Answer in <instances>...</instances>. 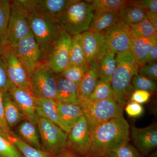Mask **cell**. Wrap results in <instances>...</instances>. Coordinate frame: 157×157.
Listing matches in <instances>:
<instances>
[{
    "label": "cell",
    "instance_id": "5b68a950",
    "mask_svg": "<svg viewBox=\"0 0 157 157\" xmlns=\"http://www.w3.org/2000/svg\"><path fill=\"white\" fill-rule=\"evenodd\" d=\"M29 21L31 33L40 47L44 62L48 48L62 29L56 21L44 17L36 11L29 13Z\"/></svg>",
    "mask_w": 157,
    "mask_h": 157
},
{
    "label": "cell",
    "instance_id": "60d3db41",
    "mask_svg": "<svg viewBox=\"0 0 157 157\" xmlns=\"http://www.w3.org/2000/svg\"><path fill=\"white\" fill-rule=\"evenodd\" d=\"M125 107V110L127 114L132 118L139 117L142 115L144 111L141 104L132 101L128 102Z\"/></svg>",
    "mask_w": 157,
    "mask_h": 157
},
{
    "label": "cell",
    "instance_id": "836d02e7",
    "mask_svg": "<svg viewBox=\"0 0 157 157\" xmlns=\"http://www.w3.org/2000/svg\"><path fill=\"white\" fill-rule=\"evenodd\" d=\"M107 157H145L135 146L129 143L106 152Z\"/></svg>",
    "mask_w": 157,
    "mask_h": 157
},
{
    "label": "cell",
    "instance_id": "ac0fdd59",
    "mask_svg": "<svg viewBox=\"0 0 157 157\" xmlns=\"http://www.w3.org/2000/svg\"><path fill=\"white\" fill-rule=\"evenodd\" d=\"M75 1L76 0H37L36 12L44 17L57 21L64 11Z\"/></svg>",
    "mask_w": 157,
    "mask_h": 157
},
{
    "label": "cell",
    "instance_id": "e0dca14e",
    "mask_svg": "<svg viewBox=\"0 0 157 157\" xmlns=\"http://www.w3.org/2000/svg\"><path fill=\"white\" fill-rule=\"evenodd\" d=\"M57 113L61 128L67 134L83 116L80 105L59 102Z\"/></svg>",
    "mask_w": 157,
    "mask_h": 157
},
{
    "label": "cell",
    "instance_id": "681fc988",
    "mask_svg": "<svg viewBox=\"0 0 157 157\" xmlns=\"http://www.w3.org/2000/svg\"><path fill=\"white\" fill-rule=\"evenodd\" d=\"M148 157H157V150L151 153L149 155Z\"/></svg>",
    "mask_w": 157,
    "mask_h": 157
},
{
    "label": "cell",
    "instance_id": "f1b7e54d",
    "mask_svg": "<svg viewBox=\"0 0 157 157\" xmlns=\"http://www.w3.org/2000/svg\"><path fill=\"white\" fill-rule=\"evenodd\" d=\"M85 66L88 64L82 46L80 34L72 36L70 49V64Z\"/></svg>",
    "mask_w": 157,
    "mask_h": 157
},
{
    "label": "cell",
    "instance_id": "7402d4cb",
    "mask_svg": "<svg viewBox=\"0 0 157 157\" xmlns=\"http://www.w3.org/2000/svg\"><path fill=\"white\" fill-rule=\"evenodd\" d=\"M157 43V37L132 38L130 51L134 56L139 67L144 64V61L147 56Z\"/></svg>",
    "mask_w": 157,
    "mask_h": 157
},
{
    "label": "cell",
    "instance_id": "f35d334b",
    "mask_svg": "<svg viewBox=\"0 0 157 157\" xmlns=\"http://www.w3.org/2000/svg\"><path fill=\"white\" fill-rule=\"evenodd\" d=\"M138 73L140 75L156 81L157 80V62L145 64L139 67Z\"/></svg>",
    "mask_w": 157,
    "mask_h": 157
},
{
    "label": "cell",
    "instance_id": "9c48e42d",
    "mask_svg": "<svg viewBox=\"0 0 157 157\" xmlns=\"http://www.w3.org/2000/svg\"><path fill=\"white\" fill-rule=\"evenodd\" d=\"M11 11L7 30L8 45L13 48L30 33L29 13L16 1H10Z\"/></svg>",
    "mask_w": 157,
    "mask_h": 157
},
{
    "label": "cell",
    "instance_id": "ba28073f",
    "mask_svg": "<svg viewBox=\"0 0 157 157\" xmlns=\"http://www.w3.org/2000/svg\"><path fill=\"white\" fill-rule=\"evenodd\" d=\"M56 75L44 62L39 65L30 77L31 88L34 95L37 98L56 101Z\"/></svg>",
    "mask_w": 157,
    "mask_h": 157
},
{
    "label": "cell",
    "instance_id": "b9f144b4",
    "mask_svg": "<svg viewBox=\"0 0 157 157\" xmlns=\"http://www.w3.org/2000/svg\"><path fill=\"white\" fill-rule=\"evenodd\" d=\"M151 97V94L148 92L142 90L134 91L130 99V101L135 102L140 104L148 102Z\"/></svg>",
    "mask_w": 157,
    "mask_h": 157
},
{
    "label": "cell",
    "instance_id": "f6af8a7d",
    "mask_svg": "<svg viewBox=\"0 0 157 157\" xmlns=\"http://www.w3.org/2000/svg\"><path fill=\"white\" fill-rule=\"evenodd\" d=\"M157 44H155L153 47L147 55V56L145 61H144V64L157 62Z\"/></svg>",
    "mask_w": 157,
    "mask_h": 157
},
{
    "label": "cell",
    "instance_id": "d590c367",
    "mask_svg": "<svg viewBox=\"0 0 157 157\" xmlns=\"http://www.w3.org/2000/svg\"><path fill=\"white\" fill-rule=\"evenodd\" d=\"M0 157H23L14 144L0 130Z\"/></svg>",
    "mask_w": 157,
    "mask_h": 157
},
{
    "label": "cell",
    "instance_id": "f546056e",
    "mask_svg": "<svg viewBox=\"0 0 157 157\" xmlns=\"http://www.w3.org/2000/svg\"><path fill=\"white\" fill-rule=\"evenodd\" d=\"M129 33L132 38H152L157 37V31L147 19L135 24L129 25Z\"/></svg>",
    "mask_w": 157,
    "mask_h": 157
},
{
    "label": "cell",
    "instance_id": "d6986e66",
    "mask_svg": "<svg viewBox=\"0 0 157 157\" xmlns=\"http://www.w3.org/2000/svg\"><path fill=\"white\" fill-rule=\"evenodd\" d=\"M57 92L56 101L62 103L80 105L78 86L74 82L56 75Z\"/></svg>",
    "mask_w": 157,
    "mask_h": 157
},
{
    "label": "cell",
    "instance_id": "603a6c76",
    "mask_svg": "<svg viewBox=\"0 0 157 157\" xmlns=\"http://www.w3.org/2000/svg\"><path fill=\"white\" fill-rule=\"evenodd\" d=\"M57 104V101L53 99L36 98V112L38 117L50 121L61 128L58 115Z\"/></svg>",
    "mask_w": 157,
    "mask_h": 157
},
{
    "label": "cell",
    "instance_id": "ab89813d",
    "mask_svg": "<svg viewBox=\"0 0 157 157\" xmlns=\"http://www.w3.org/2000/svg\"><path fill=\"white\" fill-rule=\"evenodd\" d=\"M129 6L141 7L144 10L157 14V0L129 1Z\"/></svg>",
    "mask_w": 157,
    "mask_h": 157
},
{
    "label": "cell",
    "instance_id": "7bdbcfd3",
    "mask_svg": "<svg viewBox=\"0 0 157 157\" xmlns=\"http://www.w3.org/2000/svg\"><path fill=\"white\" fill-rule=\"evenodd\" d=\"M3 93L0 91V130L2 132L7 138L9 139L11 135V131L10 128L6 123L4 115V107L2 101Z\"/></svg>",
    "mask_w": 157,
    "mask_h": 157
},
{
    "label": "cell",
    "instance_id": "d6a6232c",
    "mask_svg": "<svg viewBox=\"0 0 157 157\" xmlns=\"http://www.w3.org/2000/svg\"><path fill=\"white\" fill-rule=\"evenodd\" d=\"M113 97L112 86L110 82L99 79L98 83L88 101H99Z\"/></svg>",
    "mask_w": 157,
    "mask_h": 157
},
{
    "label": "cell",
    "instance_id": "4fadbf2b",
    "mask_svg": "<svg viewBox=\"0 0 157 157\" xmlns=\"http://www.w3.org/2000/svg\"><path fill=\"white\" fill-rule=\"evenodd\" d=\"M103 34L108 50L115 54L130 51L132 38L129 33L128 25L118 21Z\"/></svg>",
    "mask_w": 157,
    "mask_h": 157
},
{
    "label": "cell",
    "instance_id": "484cf974",
    "mask_svg": "<svg viewBox=\"0 0 157 157\" xmlns=\"http://www.w3.org/2000/svg\"><path fill=\"white\" fill-rule=\"evenodd\" d=\"M116 68L115 54L107 49L104 56L98 62L99 79L111 82Z\"/></svg>",
    "mask_w": 157,
    "mask_h": 157
},
{
    "label": "cell",
    "instance_id": "2e32d148",
    "mask_svg": "<svg viewBox=\"0 0 157 157\" xmlns=\"http://www.w3.org/2000/svg\"><path fill=\"white\" fill-rule=\"evenodd\" d=\"M131 135L135 147L144 156H147L157 147V125L144 128L132 127Z\"/></svg>",
    "mask_w": 157,
    "mask_h": 157
},
{
    "label": "cell",
    "instance_id": "f907efd6",
    "mask_svg": "<svg viewBox=\"0 0 157 157\" xmlns=\"http://www.w3.org/2000/svg\"></svg>",
    "mask_w": 157,
    "mask_h": 157
},
{
    "label": "cell",
    "instance_id": "8992f818",
    "mask_svg": "<svg viewBox=\"0 0 157 157\" xmlns=\"http://www.w3.org/2000/svg\"><path fill=\"white\" fill-rule=\"evenodd\" d=\"M36 125L42 140V149L55 155L66 148L68 134L57 125L39 117Z\"/></svg>",
    "mask_w": 157,
    "mask_h": 157
},
{
    "label": "cell",
    "instance_id": "8fae6325",
    "mask_svg": "<svg viewBox=\"0 0 157 157\" xmlns=\"http://www.w3.org/2000/svg\"><path fill=\"white\" fill-rule=\"evenodd\" d=\"M6 63L7 74L13 85L32 92L30 77L26 69L15 53L14 48L6 45L2 54Z\"/></svg>",
    "mask_w": 157,
    "mask_h": 157
},
{
    "label": "cell",
    "instance_id": "6da1fadb",
    "mask_svg": "<svg viewBox=\"0 0 157 157\" xmlns=\"http://www.w3.org/2000/svg\"><path fill=\"white\" fill-rule=\"evenodd\" d=\"M130 127L124 116L112 119L90 132L86 157H105L106 152L129 143Z\"/></svg>",
    "mask_w": 157,
    "mask_h": 157
},
{
    "label": "cell",
    "instance_id": "3957f363",
    "mask_svg": "<svg viewBox=\"0 0 157 157\" xmlns=\"http://www.w3.org/2000/svg\"><path fill=\"white\" fill-rule=\"evenodd\" d=\"M94 11L86 1L76 0L58 18L59 25L71 36L79 35L88 30Z\"/></svg>",
    "mask_w": 157,
    "mask_h": 157
},
{
    "label": "cell",
    "instance_id": "5bb4252c",
    "mask_svg": "<svg viewBox=\"0 0 157 157\" xmlns=\"http://www.w3.org/2000/svg\"><path fill=\"white\" fill-rule=\"evenodd\" d=\"M80 37L82 46L88 64L99 61L108 49L104 35L86 31L80 34Z\"/></svg>",
    "mask_w": 157,
    "mask_h": 157
},
{
    "label": "cell",
    "instance_id": "c3c4849f",
    "mask_svg": "<svg viewBox=\"0 0 157 157\" xmlns=\"http://www.w3.org/2000/svg\"><path fill=\"white\" fill-rule=\"evenodd\" d=\"M6 45L1 40H0V56L2 55L3 51H4V48L6 47Z\"/></svg>",
    "mask_w": 157,
    "mask_h": 157
},
{
    "label": "cell",
    "instance_id": "7dc6e473",
    "mask_svg": "<svg viewBox=\"0 0 157 157\" xmlns=\"http://www.w3.org/2000/svg\"><path fill=\"white\" fill-rule=\"evenodd\" d=\"M55 157H78L71 152L67 149L65 148L59 152L57 154L55 155Z\"/></svg>",
    "mask_w": 157,
    "mask_h": 157
},
{
    "label": "cell",
    "instance_id": "e575fe53",
    "mask_svg": "<svg viewBox=\"0 0 157 157\" xmlns=\"http://www.w3.org/2000/svg\"><path fill=\"white\" fill-rule=\"evenodd\" d=\"M89 65L76 66L69 65L63 72L58 75L71 80L78 86L82 78L88 69Z\"/></svg>",
    "mask_w": 157,
    "mask_h": 157
},
{
    "label": "cell",
    "instance_id": "7a4b0ae2",
    "mask_svg": "<svg viewBox=\"0 0 157 157\" xmlns=\"http://www.w3.org/2000/svg\"><path fill=\"white\" fill-rule=\"evenodd\" d=\"M116 61V68L110 82L113 98L124 107L130 101L134 92L132 79L138 73L139 66L130 51L117 53Z\"/></svg>",
    "mask_w": 157,
    "mask_h": 157
},
{
    "label": "cell",
    "instance_id": "74e56055",
    "mask_svg": "<svg viewBox=\"0 0 157 157\" xmlns=\"http://www.w3.org/2000/svg\"><path fill=\"white\" fill-rule=\"evenodd\" d=\"M13 85L8 77L2 56H0V91L2 93L8 92Z\"/></svg>",
    "mask_w": 157,
    "mask_h": 157
},
{
    "label": "cell",
    "instance_id": "cb8c5ba5",
    "mask_svg": "<svg viewBox=\"0 0 157 157\" xmlns=\"http://www.w3.org/2000/svg\"><path fill=\"white\" fill-rule=\"evenodd\" d=\"M17 132L19 137L29 145L39 149H42L36 124L25 120L20 124Z\"/></svg>",
    "mask_w": 157,
    "mask_h": 157
},
{
    "label": "cell",
    "instance_id": "7c38bea8",
    "mask_svg": "<svg viewBox=\"0 0 157 157\" xmlns=\"http://www.w3.org/2000/svg\"><path fill=\"white\" fill-rule=\"evenodd\" d=\"M90 144V133L83 116L68 134L66 149L78 157H86Z\"/></svg>",
    "mask_w": 157,
    "mask_h": 157
},
{
    "label": "cell",
    "instance_id": "9a60e30c",
    "mask_svg": "<svg viewBox=\"0 0 157 157\" xmlns=\"http://www.w3.org/2000/svg\"><path fill=\"white\" fill-rule=\"evenodd\" d=\"M12 101L25 117L26 120L36 124V98L30 91L13 85L8 92Z\"/></svg>",
    "mask_w": 157,
    "mask_h": 157
},
{
    "label": "cell",
    "instance_id": "52a82bcc",
    "mask_svg": "<svg viewBox=\"0 0 157 157\" xmlns=\"http://www.w3.org/2000/svg\"><path fill=\"white\" fill-rule=\"evenodd\" d=\"M72 36L62 30L46 53L44 63L58 75L70 64V49Z\"/></svg>",
    "mask_w": 157,
    "mask_h": 157
},
{
    "label": "cell",
    "instance_id": "277c9868",
    "mask_svg": "<svg viewBox=\"0 0 157 157\" xmlns=\"http://www.w3.org/2000/svg\"><path fill=\"white\" fill-rule=\"evenodd\" d=\"M80 106L90 133L101 124L123 116L124 107L113 97L99 101L86 100L82 102Z\"/></svg>",
    "mask_w": 157,
    "mask_h": 157
},
{
    "label": "cell",
    "instance_id": "bcb514c9",
    "mask_svg": "<svg viewBox=\"0 0 157 157\" xmlns=\"http://www.w3.org/2000/svg\"><path fill=\"white\" fill-rule=\"evenodd\" d=\"M147 19L151 24L155 30L157 31V14L145 10Z\"/></svg>",
    "mask_w": 157,
    "mask_h": 157
},
{
    "label": "cell",
    "instance_id": "d4e9b609",
    "mask_svg": "<svg viewBox=\"0 0 157 157\" xmlns=\"http://www.w3.org/2000/svg\"><path fill=\"white\" fill-rule=\"evenodd\" d=\"M2 101L5 120L9 128L16 126L26 120L25 117L12 101L8 92L3 93Z\"/></svg>",
    "mask_w": 157,
    "mask_h": 157
},
{
    "label": "cell",
    "instance_id": "ee69618b",
    "mask_svg": "<svg viewBox=\"0 0 157 157\" xmlns=\"http://www.w3.org/2000/svg\"><path fill=\"white\" fill-rule=\"evenodd\" d=\"M28 13L36 11L37 0H15Z\"/></svg>",
    "mask_w": 157,
    "mask_h": 157
},
{
    "label": "cell",
    "instance_id": "83f0119b",
    "mask_svg": "<svg viewBox=\"0 0 157 157\" xmlns=\"http://www.w3.org/2000/svg\"><path fill=\"white\" fill-rule=\"evenodd\" d=\"M9 139L14 144L23 157H55L43 149H39L29 145L12 132Z\"/></svg>",
    "mask_w": 157,
    "mask_h": 157
},
{
    "label": "cell",
    "instance_id": "ffe728a7",
    "mask_svg": "<svg viewBox=\"0 0 157 157\" xmlns=\"http://www.w3.org/2000/svg\"><path fill=\"white\" fill-rule=\"evenodd\" d=\"M99 80L98 62H96L89 65L88 69L78 85V94L80 103L88 100Z\"/></svg>",
    "mask_w": 157,
    "mask_h": 157
},
{
    "label": "cell",
    "instance_id": "4dcf8cb0",
    "mask_svg": "<svg viewBox=\"0 0 157 157\" xmlns=\"http://www.w3.org/2000/svg\"><path fill=\"white\" fill-rule=\"evenodd\" d=\"M86 1L93 11H118L129 6V1L125 0H94Z\"/></svg>",
    "mask_w": 157,
    "mask_h": 157
},
{
    "label": "cell",
    "instance_id": "8d00e7d4",
    "mask_svg": "<svg viewBox=\"0 0 157 157\" xmlns=\"http://www.w3.org/2000/svg\"><path fill=\"white\" fill-rule=\"evenodd\" d=\"M132 84L134 91L142 90L151 94L155 92L157 83L154 80L137 73L132 79Z\"/></svg>",
    "mask_w": 157,
    "mask_h": 157
},
{
    "label": "cell",
    "instance_id": "1f68e13d",
    "mask_svg": "<svg viewBox=\"0 0 157 157\" xmlns=\"http://www.w3.org/2000/svg\"><path fill=\"white\" fill-rule=\"evenodd\" d=\"M11 11V1L0 0V40L6 45H8L7 30Z\"/></svg>",
    "mask_w": 157,
    "mask_h": 157
},
{
    "label": "cell",
    "instance_id": "4316f807",
    "mask_svg": "<svg viewBox=\"0 0 157 157\" xmlns=\"http://www.w3.org/2000/svg\"><path fill=\"white\" fill-rule=\"evenodd\" d=\"M119 21L132 25L147 19L145 10L141 7L128 6L118 12Z\"/></svg>",
    "mask_w": 157,
    "mask_h": 157
},
{
    "label": "cell",
    "instance_id": "44dd1931",
    "mask_svg": "<svg viewBox=\"0 0 157 157\" xmlns=\"http://www.w3.org/2000/svg\"><path fill=\"white\" fill-rule=\"evenodd\" d=\"M118 12L95 11L88 31L103 34L119 21Z\"/></svg>",
    "mask_w": 157,
    "mask_h": 157
},
{
    "label": "cell",
    "instance_id": "30bf717a",
    "mask_svg": "<svg viewBox=\"0 0 157 157\" xmlns=\"http://www.w3.org/2000/svg\"><path fill=\"white\" fill-rule=\"evenodd\" d=\"M14 49L31 77L36 69L43 63L41 49L31 32L17 43Z\"/></svg>",
    "mask_w": 157,
    "mask_h": 157
}]
</instances>
